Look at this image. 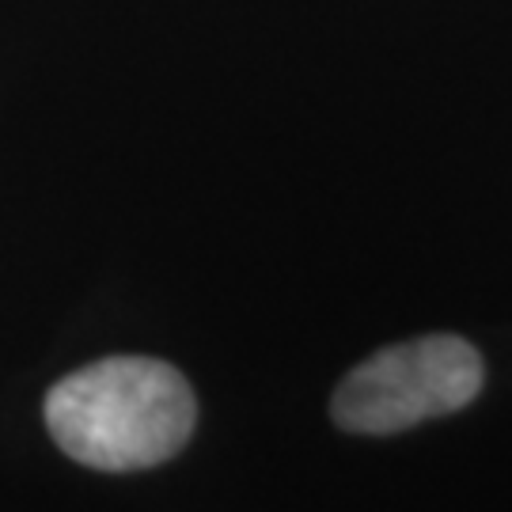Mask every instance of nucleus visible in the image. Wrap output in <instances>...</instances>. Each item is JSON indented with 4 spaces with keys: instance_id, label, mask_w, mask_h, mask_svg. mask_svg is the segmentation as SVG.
Here are the masks:
<instances>
[{
    "instance_id": "2",
    "label": "nucleus",
    "mask_w": 512,
    "mask_h": 512,
    "mask_svg": "<svg viewBox=\"0 0 512 512\" xmlns=\"http://www.w3.org/2000/svg\"><path fill=\"white\" fill-rule=\"evenodd\" d=\"M482 357L456 334H425L372 353L334 391L330 414L349 433L391 437L456 414L482 391Z\"/></svg>"
},
{
    "instance_id": "1",
    "label": "nucleus",
    "mask_w": 512,
    "mask_h": 512,
    "mask_svg": "<svg viewBox=\"0 0 512 512\" xmlns=\"http://www.w3.org/2000/svg\"><path fill=\"white\" fill-rule=\"evenodd\" d=\"M198 421L179 368L156 357H107L65 376L46 395L57 448L95 471H141L171 459Z\"/></svg>"
}]
</instances>
